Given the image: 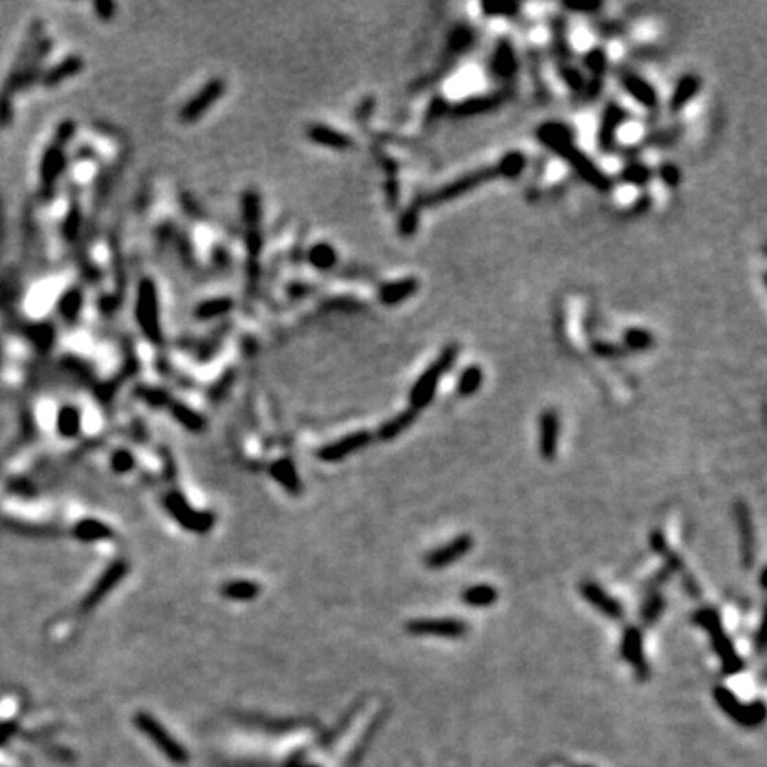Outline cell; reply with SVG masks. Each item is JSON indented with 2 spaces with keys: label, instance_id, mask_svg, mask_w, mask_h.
Wrapping results in <instances>:
<instances>
[{
  "label": "cell",
  "instance_id": "8",
  "mask_svg": "<svg viewBox=\"0 0 767 767\" xmlns=\"http://www.w3.org/2000/svg\"><path fill=\"white\" fill-rule=\"evenodd\" d=\"M474 545L471 535H460L457 538H453L451 542H448L442 547L433 549L428 556L424 558V565L428 569H444V566L451 565V563L459 562L460 558H463L469 553Z\"/></svg>",
  "mask_w": 767,
  "mask_h": 767
},
{
  "label": "cell",
  "instance_id": "25",
  "mask_svg": "<svg viewBox=\"0 0 767 767\" xmlns=\"http://www.w3.org/2000/svg\"><path fill=\"white\" fill-rule=\"evenodd\" d=\"M698 91H700V78L694 77V75H684V77L678 80L675 91H673L672 100H669V108H672L673 112L680 111L682 107H686L687 102H689Z\"/></svg>",
  "mask_w": 767,
  "mask_h": 767
},
{
  "label": "cell",
  "instance_id": "14",
  "mask_svg": "<svg viewBox=\"0 0 767 767\" xmlns=\"http://www.w3.org/2000/svg\"><path fill=\"white\" fill-rule=\"evenodd\" d=\"M62 168H65L62 144L54 141L45 151L43 159H41V168H39V178H41V187H43L45 192H50L56 187V181Z\"/></svg>",
  "mask_w": 767,
  "mask_h": 767
},
{
  "label": "cell",
  "instance_id": "48",
  "mask_svg": "<svg viewBox=\"0 0 767 767\" xmlns=\"http://www.w3.org/2000/svg\"><path fill=\"white\" fill-rule=\"evenodd\" d=\"M659 176L661 180L665 181V185H668V187H672V189L678 187V183H680L682 180L680 169H678L675 163H663V165L659 168Z\"/></svg>",
  "mask_w": 767,
  "mask_h": 767
},
{
  "label": "cell",
  "instance_id": "28",
  "mask_svg": "<svg viewBox=\"0 0 767 767\" xmlns=\"http://www.w3.org/2000/svg\"><path fill=\"white\" fill-rule=\"evenodd\" d=\"M416 416H417V411H414V409H409V411L402 412V414H398V416H395L393 420H389L387 423L382 424L380 432H378V437L384 439V441H391V439L398 437L400 433L405 432V430L416 421Z\"/></svg>",
  "mask_w": 767,
  "mask_h": 767
},
{
  "label": "cell",
  "instance_id": "42",
  "mask_svg": "<svg viewBox=\"0 0 767 767\" xmlns=\"http://www.w3.org/2000/svg\"><path fill=\"white\" fill-rule=\"evenodd\" d=\"M621 180L632 185H645L650 180V169L641 163H630L621 172Z\"/></svg>",
  "mask_w": 767,
  "mask_h": 767
},
{
  "label": "cell",
  "instance_id": "51",
  "mask_svg": "<svg viewBox=\"0 0 767 767\" xmlns=\"http://www.w3.org/2000/svg\"><path fill=\"white\" fill-rule=\"evenodd\" d=\"M132 463H133L132 455L126 453V451H119V453L114 455V459H112V466H114V469L121 472L128 471V469L132 468Z\"/></svg>",
  "mask_w": 767,
  "mask_h": 767
},
{
  "label": "cell",
  "instance_id": "15",
  "mask_svg": "<svg viewBox=\"0 0 767 767\" xmlns=\"http://www.w3.org/2000/svg\"><path fill=\"white\" fill-rule=\"evenodd\" d=\"M222 91H224L222 80L208 82L205 89H203L201 93H198V95L194 96V98L190 100L183 108H181L180 112L181 119L183 121L198 119L199 116H203V112H205L206 108L211 107V105L219 100V96L222 95Z\"/></svg>",
  "mask_w": 767,
  "mask_h": 767
},
{
  "label": "cell",
  "instance_id": "27",
  "mask_svg": "<svg viewBox=\"0 0 767 767\" xmlns=\"http://www.w3.org/2000/svg\"><path fill=\"white\" fill-rule=\"evenodd\" d=\"M497 600V590L490 584H476L462 592V602L472 608H489Z\"/></svg>",
  "mask_w": 767,
  "mask_h": 767
},
{
  "label": "cell",
  "instance_id": "12",
  "mask_svg": "<svg viewBox=\"0 0 767 767\" xmlns=\"http://www.w3.org/2000/svg\"><path fill=\"white\" fill-rule=\"evenodd\" d=\"M168 506L171 514L176 517V520H180L183 527H189L192 531H208L214 524V517L210 514H199V512L192 510L178 494H172L168 497Z\"/></svg>",
  "mask_w": 767,
  "mask_h": 767
},
{
  "label": "cell",
  "instance_id": "41",
  "mask_svg": "<svg viewBox=\"0 0 767 767\" xmlns=\"http://www.w3.org/2000/svg\"><path fill=\"white\" fill-rule=\"evenodd\" d=\"M472 39H474V36H472V30L469 27H457L450 34V41H448L450 43V50L455 51V54L468 50L471 47Z\"/></svg>",
  "mask_w": 767,
  "mask_h": 767
},
{
  "label": "cell",
  "instance_id": "43",
  "mask_svg": "<svg viewBox=\"0 0 767 767\" xmlns=\"http://www.w3.org/2000/svg\"><path fill=\"white\" fill-rule=\"evenodd\" d=\"M663 609H665V600H663V597H661L659 593H652V595L645 600L641 615H643L645 621L652 623V621H656L657 618L661 617Z\"/></svg>",
  "mask_w": 767,
  "mask_h": 767
},
{
  "label": "cell",
  "instance_id": "18",
  "mask_svg": "<svg viewBox=\"0 0 767 767\" xmlns=\"http://www.w3.org/2000/svg\"><path fill=\"white\" fill-rule=\"evenodd\" d=\"M506 100V93H494V95H485V96H476V98H468L463 102L457 103L451 108V114L457 117H468L476 116V114H483L497 108L499 105H503Z\"/></svg>",
  "mask_w": 767,
  "mask_h": 767
},
{
  "label": "cell",
  "instance_id": "35",
  "mask_svg": "<svg viewBox=\"0 0 767 767\" xmlns=\"http://www.w3.org/2000/svg\"><path fill=\"white\" fill-rule=\"evenodd\" d=\"M497 165H499V171H501V178H517L524 171L526 159H524V154L520 151H512V153H506L497 162Z\"/></svg>",
  "mask_w": 767,
  "mask_h": 767
},
{
  "label": "cell",
  "instance_id": "30",
  "mask_svg": "<svg viewBox=\"0 0 767 767\" xmlns=\"http://www.w3.org/2000/svg\"><path fill=\"white\" fill-rule=\"evenodd\" d=\"M75 535H77L80 540H86V542L102 540V538L111 536V529H108L103 523L89 519V520H82V523H78V526L75 527Z\"/></svg>",
  "mask_w": 767,
  "mask_h": 767
},
{
  "label": "cell",
  "instance_id": "3",
  "mask_svg": "<svg viewBox=\"0 0 767 767\" xmlns=\"http://www.w3.org/2000/svg\"><path fill=\"white\" fill-rule=\"evenodd\" d=\"M457 356H459V347H457V345H448V347L439 354L437 359L433 360L432 365L428 366V369L417 378L416 386L412 387L411 395H409V400H411V409L420 411V409L426 407V405L432 402L433 395H435V389H437L439 380H441V378L444 377V373L453 366V363L457 360Z\"/></svg>",
  "mask_w": 767,
  "mask_h": 767
},
{
  "label": "cell",
  "instance_id": "40",
  "mask_svg": "<svg viewBox=\"0 0 767 767\" xmlns=\"http://www.w3.org/2000/svg\"><path fill=\"white\" fill-rule=\"evenodd\" d=\"M623 339H626L627 347L632 348V350H645V348L652 347V343H654L652 334L645 329H629L623 334Z\"/></svg>",
  "mask_w": 767,
  "mask_h": 767
},
{
  "label": "cell",
  "instance_id": "4",
  "mask_svg": "<svg viewBox=\"0 0 767 767\" xmlns=\"http://www.w3.org/2000/svg\"><path fill=\"white\" fill-rule=\"evenodd\" d=\"M694 620L698 621L700 626L707 630L709 636L712 638V645H714L718 656H720L721 663H723L724 672L730 673V675H732V673L741 672V669L744 668V663H742L741 657H739L737 654H735V650H733L732 641H730L729 634L724 632L723 626H721V618L720 615H718L716 609L712 608L700 609L698 613H696V617H694Z\"/></svg>",
  "mask_w": 767,
  "mask_h": 767
},
{
  "label": "cell",
  "instance_id": "13",
  "mask_svg": "<svg viewBox=\"0 0 767 767\" xmlns=\"http://www.w3.org/2000/svg\"><path fill=\"white\" fill-rule=\"evenodd\" d=\"M621 656L623 659H627L634 668L636 675L639 678H647L648 675V665L643 654V638H641V630L636 627H629L623 632L621 638Z\"/></svg>",
  "mask_w": 767,
  "mask_h": 767
},
{
  "label": "cell",
  "instance_id": "55",
  "mask_svg": "<svg viewBox=\"0 0 767 767\" xmlns=\"http://www.w3.org/2000/svg\"><path fill=\"white\" fill-rule=\"evenodd\" d=\"M95 8H96V13H98V16L111 18L112 13H114V9H116V5L111 4V2H100V4L95 5Z\"/></svg>",
  "mask_w": 767,
  "mask_h": 767
},
{
  "label": "cell",
  "instance_id": "39",
  "mask_svg": "<svg viewBox=\"0 0 767 767\" xmlns=\"http://www.w3.org/2000/svg\"><path fill=\"white\" fill-rule=\"evenodd\" d=\"M558 69H560V75H562V78H563V82L566 84V87H570V89L574 91V93H583V91L586 89V86H584L583 75L579 73L577 69L570 65V62H563V65H558Z\"/></svg>",
  "mask_w": 767,
  "mask_h": 767
},
{
  "label": "cell",
  "instance_id": "36",
  "mask_svg": "<svg viewBox=\"0 0 767 767\" xmlns=\"http://www.w3.org/2000/svg\"><path fill=\"white\" fill-rule=\"evenodd\" d=\"M650 547L656 551V553H659L661 556L665 558L666 562H668L669 569L672 570H678V572H684V563L678 560L675 554L672 553V549L666 545V540L665 536H663V533L661 531H654L650 535Z\"/></svg>",
  "mask_w": 767,
  "mask_h": 767
},
{
  "label": "cell",
  "instance_id": "23",
  "mask_svg": "<svg viewBox=\"0 0 767 767\" xmlns=\"http://www.w3.org/2000/svg\"><path fill=\"white\" fill-rule=\"evenodd\" d=\"M492 71L499 78H512L517 71V57L514 47L506 39H501L496 45L492 56Z\"/></svg>",
  "mask_w": 767,
  "mask_h": 767
},
{
  "label": "cell",
  "instance_id": "22",
  "mask_svg": "<svg viewBox=\"0 0 767 767\" xmlns=\"http://www.w3.org/2000/svg\"><path fill=\"white\" fill-rule=\"evenodd\" d=\"M417 288H420V283L414 277H407L402 279V281H395V283L384 284L378 290V300H380L382 304L395 306L398 302H403L407 297L414 295L417 292Z\"/></svg>",
  "mask_w": 767,
  "mask_h": 767
},
{
  "label": "cell",
  "instance_id": "53",
  "mask_svg": "<svg viewBox=\"0 0 767 767\" xmlns=\"http://www.w3.org/2000/svg\"><path fill=\"white\" fill-rule=\"evenodd\" d=\"M444 111H446L444 98H435L432 102V105H430V108H428V119H433V117L442 116V112H444Z\"/></svg>",
  "mask_w": 767,
  "mask_h": 767
},
{
  "label": "cell",
  "instance_id": "45",
  "mask_svg": "<svg viewBox=\"0 0 767 767\" xmlns=\"http://www.w3.org/2000/svg\"><path fill=\"white\" fill-rule=\"evenodd\" d=\"M172 414L176 416V420L181 421V423H183L185 426H189V428L192 430L203 428V420L196 414V412L190 411V409L181 407V405H174V407H172Z\"/></svg>",
  "mask_w": 767,
  "mask_h": 767
},
{
  "label": "cell",
  "instance_id": "32",
  "mask_svg": "<svg viewBox=\"0 0 767 767\" xmlns=\"http://www.w3.org/2000/svg\"><path fill=\"white\" fill-rule=\"evenodd\" d=\"M257 593H260V588L251 581H233L222 588V595L233 600H251Z\"/></svg>",
  "mask_w": 767,
  "mask_h": 767
},
{
  "label": "cell",
  "instance_id": "24",
  "mask_svg": "<svg viewBox=\"0 0 767 767\" xmlns=\"http://www.w3.org/2000/svg\"><path fill=\"white\" fill-rule=\"evenodd\" d=\"M308 135L309 139L317 142V144L334 148V150H345V148L352 146L350 137H347L345 133H339L336 132V130L329 128V126H322V124L309 126Z\"/></svg>",
  "mask_w": 767,
  "mask_h": 767
},
{
  "label": "cell",
  "instance_id": "6",
  "mask_svg": "<svg viewBox=\"0 0 767 767\" xmlns=\"http://www.w3.org/2000/svg\"><path fill=\"white\" fill-rule=\"evenodd\" d=\"M407 630L416 636H444L462 638L468 634V623L459 618H420L407 623Z\"/></svg>",
  "mask_w": 767,
  "mask_h": 767
},
{
  "label": "cell",
  "instance_id": "50",
  "mask_svg": "<svg viewBox=\"0 0 767 767\" xmlns=\"http://www.w3.org/2000/svg\"><path fill=\"white\" fill-rule=\"evenodd\" d=\"M593 352H595L597 356H600V357H620L621 356V350L617 347V345L602 343V341H599V343H593Z\"/></svg>",
  "mask_w": 767,
  "mask_h": 767
},
{
  "label": "cell",
  "instance_id": "5",
  "mask_svg": "<svg viewBox=\"0 0 767 767\" xmlns=\"http://www.w3.org/2000/svg\"><path fill=\"white\" fill-rule=\"evenodd\" d=\"M137 320L142 330L146 332L151 341H160V323H159V302H157V290L150 279H144L139 286L137 295Z\"/></svg>",
  "mask_w": 767,
  "mask_h": 767
},
{
  "label": "cell",
  "instance_id": "21",
  "mask_svg": "<svg viewBox=\"0 0 767 767\" xmlns=\"http://www.w3.org/2000/svg\"><path fill=\"white\" fill-rule=\"evenodd\" d=\"M584 65L592 71V82L586 87V95L590 98H595L602 91V77H604L606 68H608V56L602 48H593L584 57Z\"/></svg>",
  "mask_w": 767,
  "mask_h": 767
},
{
  "label": "cell",
  "instance_id": "19",
  "mask_svg": "<svg viewBox=\"0 0 767 767\" xmlns=\"http://www.w3.org/2000/svg\"><path fill=\"white\" fill-rule=\"evenodd\" d=\"M621 86H623V89L629 93L632 98L636 100V102L639 103V105H643V107L647 108H654L657 105V93L656 89L648 84L645 78L638 77V75L630 73V71H627V73L621 75Z\"/></svg>",
  "mask_w": 767,
  "mask_h": 767
},
{
  "label": "cell",
  "instance_id": "7",
  "mask_svg": "<svg viewBox=\"0 0 767 767\" xmlns=\"http://www.w3.org/2000/svg\"><path fill=\"white\" fill-rule=\"evenodd\" d=\"M714 698L729 716H732L735 721H741L742 724L751 726V724H757L764 720V705L760 702L753 703V705H744L726 687H716Z\"/></svg>",
  "mask_w": 767,
  "mask_h": 767
},
{
  "label": "cell",
  "instance_id": "2",
  "mask_svg": "<svg viewBox=\"0 0 767 767\" xmlns=\"http://www.w3.org/2000/svg\"><path fill=\"white\" fill-rule=\"evenodd\" d=\"M496 178H501V171H499V165H497V163L489 165V168L476 169V171H471L468 172V174L460 176V178H457L455 181H450V183L441 187V189L433 190V192L423 196V198L417 201L416 206L420 208V206L444 205V203L453 201V199L460 198V196H463V194L471 192V190L478 189L480 185L487 183V181L490 180H496Z\"/></svg>",
  "mask_w": 767,
  "mask_h": 767
},
{
  "label": "cell",
  "instance_id": "31",
  "mask_svg": "<svg viewBox=\"0 0 767 767\" xmlns=\"http://www.w3.org/2000/svg\"><path fill=\"white\" fill-rule=\"evenodd\" d=\"M272 474H274L275 480L283 485V487H286L290 492H297V490L300 489L295 469H293V466L288 462V460H281V462L274 463V466H272Z\"/></svg>",
  "mask_w": 767,
  "mask_h": 767
},
{
  "label": "cell",
  "instance_id": "17",
  "mask_svg": "<svg viewBox=\"0 0 767 767\" xmlns=\"http://www.w3.org/2000/svg\"><path fill=\"white\" fill-rule=\"evenodd\" d=\"M369 441H371V435H369V432H365V430H363V432L350 433V435L343 437L341 441L323 448V450L320 451V459L327 460V462L341 460L345 459L347 455H350L352 451H357L360 450V448H365Z\"/></svg>",
  "mask_w": 767,
  "mask_h": 767
},
{
  "label": "cell",
  "instance_id": "16",
  "mask_svg": "<svg viewBox=\"0 0 767 767\" xmlns=\"http://www.w3.org/2000/svg\"><path fill=\"white\" fill-rule=\"evenodd\" d=\"M627 119V112L618 105V103H609L604 111V116L600 121L599 130V148L602 151H611L615 148V139H617V130L623 121Z\"/></svg>",
  "mask_w": 767,
  "mask_h": 767
},
{
  "label": "cell",
  "instance_id": "10",
  "mask_svg": "<svg viewBox=\"0 0 767 767\" xmlns=\"http://www.w3.org/2000/svg\"><path fill=\"white\" fill-rule=\"evenodd\" d=\"M579 592H581V595H583V599L586 600V602H590L593 608L599 609L600 613L604 615V617L611 618V620H620V618L623 617V608H621L620 602L609 595L604 588L599 586L597 583H593V581H584V583H581Z\"/></svg>",
  "mask_w": 767,
  "mask_h": 767
},
{
  "label": "cell",
  "instance_id": "33",
  "mask_svg": "<svg viewBox=\"0 0 767 767\" xmlns=\"http://www.w3.org/2000/svg\"><path fill=\"white\" fill-rule=\"evenodd\" d=\"M57 428L65 437H73L77 435L78 428H80V414L75 407H65L60 409L59 416H57Z\"/></svg>",
  "mask_w": 767,
  "mask_h": 767
},
{
  "label": "cell",
  "instance_id": "38",
  "mask_svg": "<svg viewBox=\"0 0 767 767\" xmlns=\"http://www.w3.org/2000/svg\"><path fill=\"white\" fill-rule=\"evenodd\" d=\"M481 9L487 16H497V18H514L515 14L519 13L520 4L515 2H483Z\"/></svg>",
  "mask_w": 767,
  "mask_h": 767
},
{
  "label": "cell",
  "instance_id": "44",
  "mask_svg": "<svg viewBox=\"0 0 767 767\" xmlns=\"http://www.w3.org/2000/svg\"><path fill=\"white\" fill-rule=\"evenodd\" d=\"M229 308H231V300H227V299L208 300V302H205V304H201L198 308V317H201V318L217 317V314L226 313Z\"/></svg>",
  "mask_w": 767,
  "mask_h": 767
},
{
  "label": "cell",
  "instance_id": "29",
  "mask_svg": "<svg viewBox=\"0 0 767 767\" xmlns=\"http://www.w3.org/2000/svg\"><path fill=\"white\" fill-rule=\"evenodd\" d=\"M483 382V371L480 366H468L459 378V395L471 396L480 389Z\"/></svg>",
  "mask_w": 767,
  "mask_h": 767
},
{
  "label": "cell",
  "instance_id": "49",
  "mask_svg": "<svg viewBox=\"0 0 767 767\" xmlns=\"http://www.w3.org/2000/svg\"><path fill=\"white\" fill-rule=\"evenodd\" d=\"M13 121V100L0 96V128H5Z\"/></svg>",
  "mask_w": 767,
  "mask_h": 767
},
{
  "label": "cell",
  "instance_id": "9",
  "mask_svg": "<svg viewBox=\"0 0 767 767\" xmlns=\"http://www.w3.org/2000/svg\"><path fill=\"white\" fill-rule=\"evenodd\" d=\"M538 451L544 460H554L558 453V441H560V416L553 409L542 412L538 420Z\"/></svg>",
  "mask_w": 767,
  "mask_h": 767
},
{
  "label": "cell",
  "instance_id": "34",
  "mask_svg": "<svg viewBox=\"0 0 767 767\" xmlns=\"http://www.w3.org/2000/svg\"><path fill=\"white\" fill-rule=\"evenodd\" d=\"M80 306H82L80 292H78V290H68V292L60 297L59 300L60 317L65 318L68 323L75 322L78 317V311H80Z\"/></svg>",
  "mask_w": 767,
  "mask_h": 767
},
{
  "label": "cell",
  "instance_id": "47",
  "mask_svg": "<svg viewBox=\"0 0 767 767\" xmlns=\"http://www.w3.org/2000/svg\"><path fill=\"white\" fill-rule=\"evenodd\" d=\"M417 222H420V208L417 206H411L405 214H403L402 220H400V231L402 235L411 236L416 233Z\"/></svg>",
  "mask_w": 767,
  "mask_h": 767
},
{
  "label": "cell",
  "instance_id": "20",
  "mask_svg": "<svg viewBox=\"0 0 767 767\" xmlns=\"http://www.w3.org/2000/svg\"><path fill=\"white\" fill-rule=\"evenodd\" d=\"M124 572H126V565H124L123 562H117L114 563V565L108 566L107 572H105V574L102 575V579L98 581V584L91 590L87 599L84 600V609H89L93 608V606L98 604L100 600L103 599V595L111 592L112 588L119 583V579L123 577Z\"/></svg>",
  "mask_w": 767,
  "mask_h": 767
},
{
  "label": "cell",
  "instance_id": "37",
  "mask_svg": "<svg viewBox=\"0 0 767 767\" xmlns=\"http://www.w3.org/2000/svg\"><path fill=\"white\" fill-rule=\"evenodd\" d=\"M309 262L313 263L317 268H322V271L330 268V266L336 263L334 249L327 244L314 245V247L311 249V253H309Z\"/></svg>",
  "mask_w": 767,
  "mask_h": 767
},
{
  "label": "cell",
  "instance_id": "54",
  "mask_svg": "<svg viewBox=\"0 0 767 767\" xmlns=\"http://www.w3.org/2000/svg\"><path fill=\"white\" fill-rule=\"evenodd\" d=\"M16 732V723H0V744H4Z\"/></svg>",
  "mask_w": 767,
  "mask_h": 767
},
{
  "label": "cell",
  "instance_id": "46",
  "mask_svg": "<svg viewBox=\"0 0 767 767\" xmlns=\"http://www.w3.org/2000/svg\"><path fill=\"white\" fill-rule=\"evenodd\" d=\"M27 334H29L30 339L41 348H47L48 345L51 343V339H54V330H51V327L48 325V323H39V325H34L30 330H27Z\"/></svg>",
  "mask_w": 767,
  "mask_h": 767
},
{
  "label": "cell",
  "instance_id": "26",
  "mask_svg": "<svg viewBox=\"0 0 767 767\" xmlns=\"http://www.w3.org/2000/svg\"><path fill=\"white\" fill-rule=\"evenodd\" d=\"M82 66H84V62H82L80 57H77V56L68 57V59H65L62 62H59L57 66H54L50 71H47V75L43 77V86H47V87L57 86L59 82H62V80H66V78L77 75L78 71L82 69Z\"/></svg>",
  "mask_w": 767,
  "mask_h": 767
},
{
  "label": "cell",
  "instance_id": "52",
  "mask_svg": "<svg viewBox=\"0 0 767 767\" xmlns=\"http://www.w3.org/2000/svg\"><path fill=\"white\" fill-rule=\"evenodd\" d=\"M565 8L570 9V11H574V13H593V11H597V9L600 8V4L597 2V4H574V2H565Z\"/></svg>",
  "mask_w": 767,
  "mask_h": 767
},
{
  "label": "cell",
  "instance_id": "1",
  "mask_svg": "<svg viewBox=\"0 0 767 767\" xmlns=\"http://www.w3.org/2000/svg\"><path fill=\"white\" fill-rule=\"evenodd\" d=\"M536 137L538 141L547 146L549 150L558 153L565 160L566 163H570L574 171L577 172L588 185H592L593 189L600 190V192H608L611 189V181L608 176L597 168L592 160L588 159L583 151L579 150L574 144L572 133L566 128L565 124L560 123H544L536 128Z\"/></svg>",
  "mask_w": 767,
  "mask_h": 767
},
{
  "label": "cell",
  "instance_id": "11",
  "mask_svg": "<svg viewBox=\"0 0 767 767\" xmlns=\"http://www.w3.org/2000/svg\"><path fill=\"white\" fill-rule=\"evenodd\" d=\"M733 515H735V523H737V531L741 535L742 563H744L746 569H750L755 562V527L750 508L742 501H737L733 505Z\"/></svg>",
  "mask_w": 767,
  "mask_h": 767
}]
</instances>
